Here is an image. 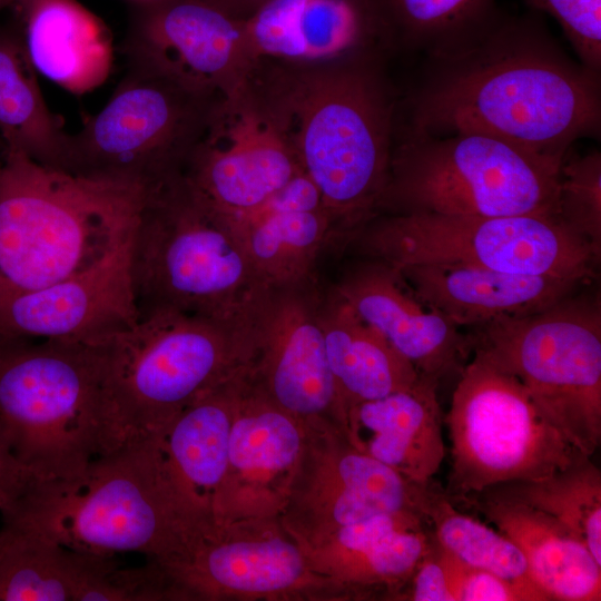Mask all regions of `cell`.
I'll use <instances>...</instances> for the list:
<instances>
[{
	"mask_svg": "<svg viewBox=\"0 0 601 601\" xmlns=\"http://www.w3.org/2000/svg\"><path fill=\"white\" fill-rule=\"evenodd\" d=\"M395 49L450 48L475 33L500 12L495 0H373Z\"/></svg>",
	"mask_w": 601,
	"mask_h": 601,
	"instance_id": "33",
	"label": "cell"
},
{
	"mask_svg": "<svg viewBox=\"0 0 601 601\" xmlns=\"http://www.w3.org/2000/svg\"><path fill=\"white\" fill-rule=\"evenodd\" d=\"M122 49L128 66L219 98L238 90L254 66L247 52L244 19L206 0L130 3Z\"/></svg>",
	"mask_w": 601,
	"mask_h": 601,
	"instance_id": "14",
	"label": "cell"
},
{
	"mask_svg": "<svg viewBox=\"0 0 601 601\" xmlns=\"http://www.w3.org/2000/svg\"><path fill=\"white\" fill-rule=\"evenodd\" d=\"M244 374L197 398L157 436L170 482L203 530L214 524L228 471L235 390Z\"/></svg>",
	"mask_w": 601,
	"mask_h": 601,
	"instance_id": "25",
	"label": "cell"
},
{
	"mask_svg": "<svg viewBox=\"0 0 601 601\" xmlns=\"http://www.w3.org/2000/svg\"><path fill=\"white\" fill-rule=\"evenodd\" d=\"M0 139L7 149L67 171L70 134L43 98L18 31L0 30Z\"/></svg>",
	"mask_w": 601,
	"mask_h": 601,
	"instance_id": "30",
	"label": "cell"
},
{
	"mask_svg": "<svg viewBox=\"0 0 601 601\" xmlns=\"http://www.w3.org/2000/svg\"><path fill=\"white\" fill-rule=\"evenodd\" d=\"M424 525L414 511L378 513L318 536L307 554L339 592L398 595L431 546L432 533Z\"/></svg>",
	"mask_w": 601,
	"mask_h": 601,
	"instance_id": "21",
	"label": "cell"
},
{
	"mask_svg": "<svg viewBox=\"0 0 601 601\" xmlns=\"http://www.w3.org/2000/svg\"><path fill=\"white\" fill-rule=\"evenodd\" d=\"M145 189L0 157V299L79 274L125 246Z\"/></svg>",
	"mask_w": 601,
	"mask_h": 601,
	"instance_id": "4",
	"label": "cell"
},
{
	"mask_svg": "<svg viewBox=\"0 0 601 601\" xmlns=\"http://www.w3.org/2000/svg\"><path fill=\"white\" fill-rule=\"evenodd\" d=\"M477 353L515 377L588 456L601 442V307L574 294L529 315L473 328Z\"/></svg>",
	"mask_w": 601,
	"mask_h": 601,
	"instance_id": "9",
	"label": "cell"
},
{
	"mask_svg": "<svg viewBox=\"0 0 601 601\" xmlns=\"http://www.w3.org/2000/svg\"><path fill=\"white\" fill-rule=\"evenodd\" d=\"M335 292L420 375L440 383L460 374L472 355L470 334L422 304L387 264L368 259L346 274Z\"/></svg>",
	"mask_w": 601,
	"mask_h": 601,
	"instance_id": "20",
	"label": "cell"
},
{
	"mask_svg": "<svg viewBox=\"0 0 601 601\" xmlns=\"http://www.w3.org/2000/svg\"><path fill=\"white\" fill-rule=\"evenodd\" d=\"M13 2L14 0H0V10H2L3 8L8 6H12Z\"/></svg>",
	"mask_w": 601,
	"mask_h": 601,
	"instance_id": "40",
	"label": "cell"
},
{
	"mask_svg": "<svg viewBox=\"0 0 601 601\" xmlns=\"http://www.w3.org/2000/svg\"><path fill=\"white\" fill-rule=\"evenodd\" d=\"M395 269L422 304L460 328L543 311L587 284L570 277L521 275L454 264Z\"/></svg>",
	"mask_w": 601,
	"mask_h": 601,
	"instance_id": "22",
	"label": "cell"
},
{
	"mask_svg": "<svg viewBox=\"0 0 601 601\" xmlns=\"http://www.w3.org/2000/svg\"><path fill=\"white\" fill-rule=\"evenodd\" d=\"M244 31L253 65L385 60L395 49L373 0H270L244 19Z\"/></svg>",
	"mask_w": 601,
	"mask_h": 601,
	"instance_id": "18",
	"label": "cell"
},
{
	"mask_svg": "<svg viewBox=\"0 0 601 601\" xmlns=\"http://www.w3.org/2000/svg\"><path fill=\"white\" fill-rule=\"evenodd\" d=\"M314 283L269 288L250 319L249 375L306 426L345 431L346 404L329 368Z\"/></svg>",
	"mask_w": 601,
	"mask_h": 601,
	"instance_id": "13",
	"label": "cell"
},
{
	"mask_svg": "<svg viewBox=\"0 0 601 601\" xmlns=\"http://www.w3.org/2000/svg\"><path fill=\"white\" fill-rule=\"evenodd\" d=\"M418 510L435 541L459 560L520 585L536 601L550 600L532 580L521 550L500 531L459 511L432 481L420 487Z\"/></svg>",
	"mask_w": 601,
	"mask_h": 601,
	"instance_id": "31",
	"label": "cell"
},
{
	"mask_svg": "<svg viewBox=\"0 0 601 601\" xmlns=\"http://www.w3.org/2000/svg\"><path fill=\"white\" fill-rule=\"evenodd\" d=\"M405 595L414 601H453L442 546L432 535L428 551L416 565Z\"/></svg>",
	"mask_w": 601,
	"mask_h": 601,
	"instance_id": "37",
	"label": "cell"
},
{
	"mask_svg": "<svg viewBox=\"0 0 601 601\" xmlns=\"http://www.w3.org/2000/svg\"><path fill=\"white\" fill-rule=\"evenodd\" d=\"M459 374L445 416L452 501L497 485L535 481L589 459L534 403L521 383L484 356Z\"/></svg>",
	"mask_w": 601,
	"mask_h": 601,
	"instance_id": "10",
	"label": "cell"
},
{
	"mask_svg": "<svg viewBox=\"0 0 601 601\" xmlns=\"http://www.w3.org/2000/svg\"><path fill=\"white\" fill-rule=\"evenodd\" d=\"M481 493L551 516L580 538L601 564V472L591 457L544 479L506 483Z\"/></svg>",
	"mask_w": 601,
	"mask_h": 601,
	"instance_id": "32",
	"label": "cell"
},
{
	"mask_svg": "<svg viewBox=\"0 0 601 601\" xmlns=\"http://www.w3.org/2000/svg\"><path fill=\"white\" fill-rule=\"evenodd\" d=\"M439 382L420 375L408 388L351 404L345 434L361 452L426 485L446 455Z\"/></svg>",
	"mask_w": 601,
	"mask_h": 601,
	"instance_id": "23",
	"label": "cell"
},
{
	"mask_svg": "<svg viewBox=\"0 0 601 601\" xmlns=\"http://www.w3.org/2000/svg\"><path fill=\"white\" fill-rule=\"evenodd\" d=\"M536 11L554 18L579 61L600 75L601 0H525Z\"/></svg>",
	"mask_w": 601,
	"mask_h": 601,
	"instance_id": "35",
	"label": "cell"
},
{
	"mask_svg": "<svg viewBox=\"0 0 601 601\" xmlns=\"http://www.w3.org/2000/svg\"><path fill=\"white\" fill-rule=\"evenodd\" d=\"M428 57L408 134H483L560 161L575 140L600 134V75L569 58L534 16L499 12Z\"/></svg>",
	"mask_w": 601,
	"mask_h": 601,
	"instance_id": "1",
	"label": "cell"
},
{
	"mask_svg": "<svg viewBox=\"0 0 601 601\" xmlns=\"http://www.w3.org/2000/svg\"><path fill=\"white\" fill-rule=\"evenodd\" d=\"M129 242L79 274L0 299V337L99 343L134 327Z\"/></svg>",
	"mask_w": 601,
	"mask_h": 601,
	"instance_id": "19",
	"label": "cell"
},
{
	"mask_svg": "<svg viewBox=\"0 0 601 601\" xmlns=\"http://www.w3.org/2000/svg\"><path fill=\"white\" fill-rule=\"evenodd\" d=\"M129 3H135V2H140V1H145V0H128Z\"/></svg>",
	"mask_w": 601,
	"mask_h": 601,
	"instance_id": "41",
	"label": "cell"
},
{
	"mask_svg": "<svg viewBox=\"0 0 601 601\" xmlns=\"http://www.w3.org/2000/svg\"><path fill=\"white\" fill-rule=\"evenodd\" d=\"M105 341L0 337V424L30 480L75 477L104 454Z\"/></svg>",
	"mask_w": 601,
	"mask_h": 601,
	"instance_id": "7",
	"label": "cell"
},
{
	"mask_svg": "<svg viewBox=\"0 0 601 601\" xmlns=\"http://www.w3.org/2000/svg\"><path fill=\"white\" fill-rule=\"evenodd\" d=\"M302 169L247 80L221 98L183 175L217 210L242 220Z\"/></svg>",
	"mask_w": 601,
	"mask_h": 601,
	"instance_id": "16",
	"label": "cell"
},
{
	"mask_svg": "<svg viewBox=\"0 0 601 601\" xmlns=\"http://www.w3.org/2000/svg\"><path fill=\"white\" fill-rule=\"evenodd\" d=\"M128 259L138 322L175 312L247 326L269 289L234 223L183 174L145 190Z\"/></svg>",
	"mask_w": 601,
	"mask_h": 601,
	"instance_id": "5",
	"label": "cell"
},
{
	"mask_svg": "<svg viewBox=\"0 0 601 601\" xmlns=\"http://www.w3.org/2000/svg\"><path fill=\"white\" fill-rule=\"evenodd\" d=\"M319 324L329 368L346 407L408 388L420 377L415 367L335 290L321 298Z\"/></svg>",
	"mask_w": 601,
	"mask_h": 601,
	"instance_id": "28",
	"label": "cell"
},
{
	"mask_svg": "<svg viewBox=\"0 0 601 601\" xmlns=\"http://www.w3.org/2000/svg\"><path fill=\"white\" fill-rule=\"evenodd\" d=\"M459 502L480 511L521 550L532 580L550 600H601V564L582 540L561 523L540 511L486 493Z\"/></svg>",
	"mask_w": 601,
	"mask_h": 601,
	"instance_id": "26",
	"label": "cell"
},
{
	"mask_svg": "<svg viewBox=\"0 0 601 601\" xmlns=\"http://www.w3.org/2000/svg\"><path fill=\"white\" fill-rule=\"evenodd\" d=\"M0 513L2 523L100 556L136 552L164 562L203 533L170 482L157 436L99 455L71 479H29Z\"/></svg>",
	"mask_w": 601,
	"mask_h": 601,
	"instance_id": "3",
	"label": "cell"
},
{
	"mask_svg": "<svg viewBox=\"0 0 601 601\" xmlns=\"http://www.w3.org/2000/svg\"><path fill=\"white\" fill-rule=\"evenodd\" d=\"M237 19H246L270 0H206Z\"/></svg>",
	"mask_w": 601,
	"mask_h": 601,
	"instance_id": "39",
	"label": "cell"
},
{
	"mask_svg": "<svg viewBox=\"0 0 601 601\" xmlns=\"http://www.w3.org/2000/svg\"><path fill=\"white\" fill-rule=\"evenodd\" d=\"M249 326L175 312L104 342L105 452L158 436L188 405L245 373Z\"/></svg>",
	"mask_w": 601,
	"mask_h": 601,
	"instance_id": "6",
	"label": "cell"
},
{
	"mask_svg": "<svg viewBox=\"0 0 601 601\" xmlns=\"http://www.w3.org/2000/svg\"><path fill=\"white\" fill-rule=\"evenodd\" d=\"M29 480L11 452L0 424V510L20 491Z\"/></svg>",
	"mask_w": 601,
	"mask_h": 601,
	"instance_id": "38",
	"label": "cell"
},
{
	"mask_svg": "<svg viewBox=\"0 0 601 601\" xmlns=\"http://www.w3.org/2000/svg\"><path fill=\"white\" fill-rule=\"evenodd\" d=\"M384 60L323 65L257 61L248 81L317 187L344 239L375 216L395 136Z\"/></svg>",
	"mask_w": 601,
	"mask_h": 601,
	"instance_id": "2",
	"label": "cell"
},
{
	"mask_svg": "<svg viewBox=\"0 0 601 601\" xmlns=\"http://www.w3.org/2000/svg\"><path fill=\"white\" fill-rule=\"evenodd\" d=\"M18 32L37 73L73 95L100 87L114 62L112 37L77 0H14Z\"/></svg>",
	"mask_w": 601,
	"mask_h": 601,
	"instance_id": "24",
	"label": "cell"
},
{
	"mask_svg": "<svg viewBox=\"0 0 601 601\" xmlns=\"http://www.w3.org/2000/svg\"><path fill=\"white\" fill-rule=\"evenodd\" d=\"M220 99L128 66L104 108L70 134L66 173L150 189L184 173Z\"/></svg>",
	"mask_w": 601,
	"mask_h": 601,
	"instance_id": "12",
	"label": "cell"
},
{
	"mask_svg": "<svg viewBox=\"0 0 601 601\" xmlns=\"http://www.w3.org/2000/svg\"><path fill=\"white\" fill-rule=\"evenodd\" d=\"M275 515L214 524L187 551L158 562L175 600L230 597L276 598L309 588V582L336 585L318 574L298 540Z\"/></svg>",
	"mask_w": 601,
	"mask_h": 601,
	"instance_id": "15",
	"label": "cell"
},
{
	"mask_svg": "<svg viewBox=\"0 0 601 601\" xmlns=\"http://www.w3.org/2000/svg\"><path fill=\"white\" fill-rule=\"evenodd\" d=\"M116 556L80 553L2 523L0 601H100Z\"/></svg>",
	"mask_w": 601,
	"mask_h": 601,
	"instance_id": "27",
	"label": "cell"
},
{
	"mask_svg": "<svg viewBox=\"0 0 601 601\" xmlns=\"http://www.w3.org/2000/svg\"><path fill=\"white\" fill-rule=\"evenodd\" d=\"M370 259L394 268L454 264L589 282L600 259L554 215H386L353 238Z\"/></svg>",
	"mask_w": 601,
	"mask_h": 601,
	"instance_id": "11",
	"label": "cell"
},
{
	"mask_svg": "<svg viewBox=\"0 0 601 601\" xmlns=\"http://www.w3.org/2000/svg\"><path fill=\"white\" fill-rule=\"evenodd\" d=\"M442 549L453 601H536L520 585L490 571L470 566Z\"/></svg>",
	"mask_w": 601,
	"mask_h": 601,
	"instance_id": "36",
	"label": "cell"
},
{
	"mask_svg": "<svg viewBox=\"0 0 601 601\" xmlns=\"http://www.w3.org/2000/svg\"><path fill=\"white\" fill-rule=\"evenodd\" d=\"M562 164L483 134L406 132L378 215L558 216Z\"/></svg>",
	"mask_w": 601,
	"mask_h": 601,
	"instance_id": "8",
	"label": "cell"
},
{
	"mask_svg": "<svg viewBox=\"0 0 601 601\" xmlns=\"http://www.w3.org/2000/svg\"><path fill=\"white\" fill-rule=\"evenodd\" d=\"M306 435V424L269 400L246 372L236 384L228 471L214 523L275 515L286 506Z\"/></svg>",
	"mask_w": 601,
	"mask_h": 601,
	"instance_id": "17",
	"label": "cell"
},
{
	"mask_svg": "<svg viewBox=\"0 0 601 601\" xmlns=\"http://www.w3.org/2000/svg\"><path fill=\"white\" fill-rule=\"evenodd\" d=\"M2 150H3V149H2ZM1 154H2V151L0 152V157H1Z\"/></svg>",
	"mask_w": 601,
	"mask_h": 601,
	"instance_id": "42",
	"label": "cell"
},
{
	"mask_svg": "<svg viewBox=\"0 0 601 601\" xmlns=\"http://www.w3.org/2000/svg\"><path fill=\"white\" fill-rule=\"evenodd\" d=\"M233 223L256 273L268 288L314 283V269L324 247L334 239L344 240L325 207H262Z\"/></svg>",
	"mask_w": 601,
	"mask_h": 601,
	"instance_id": "29",
	"label": "cell"
},
{
	"mask_svg": "<svg viewBox=\"0 0 601 601\" xmlns=\"http://www.w3.org/2000/svg\"><path fill=\"white\" fill-rule=\"evenodd\" d=\"M558 216L601 254V154L594 149L564 159L560 169Z\"/></svg>",
	"mask_w": 601,
	"mask_h": 601,
	"instance_id": "34",
	"label": "cell"
}]
</instances>
